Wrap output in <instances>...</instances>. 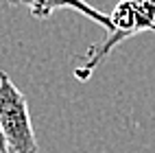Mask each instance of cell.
<instances>
[{
	"label": "cell",
	"instance_id": "obj_1",
	"mask_svg": "<svg viewBox=\"0 0 155 153\" xmlns=\"http://www.w3.org/2000/svg\"><path fill=\"white\" fill-rule=\"evenodd\" d=\"M109 18L111 24L107 28V37L92 44L85 50V55H79V59L83 61L74 68V79L81 83L90 81L92 72L125 39L147 33V31H155V0H120L116 9L109 13Z\"/></svg>",
	"mask_w": 155,
	"mask_h": 153
},
{
	"label": "cell",
	"instance_id": "obj_2",
	"mask_svg": "<svg viewBox=\"0 0 155 153\" xmlns=\"http://www.w3.org/2000/svg\"><path fill=\"white\" fill-rule=\"evenodd\" d=\"M0 129H2L9 151L13 153L39 151L26 96L2 70H0Z\"/></svg>",
	"mask_w": 155,
	"mask_h": 153
},
{
	"label": "cell",
	"instance_id": "obj_4",
	"mask_svg": "<svg viewBox=\"0 0 155 153\" xmlns=\"http://www.w3.org/2000/svg\"><path fill=\"white\" fill-rule=\"evenodd\" d=\"M7 142H5V136H2V129H0V153H7Z\"/></svg>",
	"mask_w": 155,
	"mask_h": 153
},
{
	"label": "cell",
	"instance_id": "obj_3",
	"mask_svg": "<svg viewBox=\"0 0 155 153\" xmlns=\"http://www.w3.org/2000/svg\"><path fill=\"white\" fill-rule=\"evenodd\" d=\"M7 5L9 7H26L31 15L37 20H48L59 9H72V11L90 18L92 22H96L105 28H109V24H111V18L107 13L98 11L96 7H92L85 0H7Z\"/></svg>",
	"mask_w": 155,
	"mask_h": 153
},
{
	"label": "cell",
	"instance_id": "obj_5",
	"mask_svg": "<svg viewBox=\"0 0 155 153\" xmlns=\"http://www.w3.org/2000/svg\"><path fill=\"white\" fill-rule=\"evenodd\" d=\"M7 153H13V151H7Z\"/></svg>",
	"mask_w": 155,
	"mask_h": 153
}]
</instances>
